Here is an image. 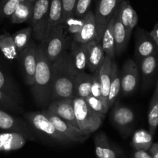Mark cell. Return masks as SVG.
<instances>
[{
  "instance_id": "83f0119b",
  "label": "cell",
  "mask_w": 158,
  "mask_h": 158,
  "mask_svg": "<svg viewBox=\"0 0 158 158\" xmlns=\"http://www.w3.org/2000/svg\"><path fill=\"white\" fill-rule=\"evenodd\" d=\"M114 21H115V16L112 19L109 25L106 27V30L104 32L102 38L101 40V44L102 47V49L104 51L106 56L113 60L115 57V39H114Z\"/></svg>"
},
{
  "instance_id": "60d3db41",
  "label": "cell",
  "mask_w": 158,
  "mask_h": 158,
  "mask_svg": "<svg viewBox=\"0 0 158 158\" xmlns=\"http://www.w3.org/2000/svg\"><path fill=\"white\" fill-rule=\"evenodd\" d=\"M148 152L153 158H158V143H153Z\"/></svg>"
},
{
  "instance_id": "4fadbf2b",
  "label": "cell",
  "mask_w": 158,
  "mask_h": 158,
  "mask_svg": "<svg viewBox=\"0 0 158 158\" xmlns=\"http://www.w3.org/2000/svg\"><path fill=\"white\" fill-rule=\"evenodd\" d=\"M48 110L63 120L69 123L75 128L79 129L74 114L73 99H58L51 101Z\"/></svg>"
},
{
  "instance_id": "1f68e13d",
  "label": "cell",
  "mask_w": 158,
  "mask_h": 158,
  "mask_svg": "<svg viewBox=\"0 0 158 158\" xmlns=\"http://www.w3.org/2000/svg\"><path fill=\"white\" fill-rule=\"evenodd\" d=\"M32 33H33V28L31 26H30L16 32L14 34L12 35L19 54H20L30 44Z\"/></svg>"
},
{
  "instance_id": "ba28073f",
  "label": "cell",
  "mask_w": 158,
  "mask_h": 158,
  "mask_svg": "<svg viewBox=\"0 0 158 158\" xmlns=\"http://www.w3.org/2000/svg\"><path fill=\"white\" fill-rule=\"evenodd\" d=\"M0 130L6 132H13L23 135L27 139L35 141L36 136L34 131L29 127L27 122L19 117L14 116L7 111L0 109Z\"/></svg>"
},
{
  "instance_id": "44dd1931",
  "label": "cell",
  "mask_w": 158,
  "mask_h": 158,
  "mask_svg": "<svg viewBox=\"0 0 158 158\" xmlns=\"http://www.w3.org/2000/svg\"><path fill=\"white\" fill-rule=\"evenodd\" d=\"M94 143L97 158H118V150L111 144L105 133L95 135Z\"/></svg>"
},
{
  "instance_id": "74e56055",
  "label": "cell",
  "mask_w": 158,
  "mask_h": 158,
  "mask_svg": "<svg viewBox=\"0 0 158 158\" xmlns=\"http://www.w3.org/2000/svg\"><path fill=\"white\" fill-rule=\"evenodd\" d=\"M92 0H77L74 9V16L75 18H83L89 11Z\"/></svg>"
},
{
  "instance_id": "8992f818",
  "label": "cell",
  "mask_w": 158,
  "mask_h": 158,
  "mask_svg": "<svg viewBox=\"0 0 158 158\" xmlns=\"http://www.w3.org/2000/svg\"><path fill=\"white\" fill-rule=\"evenodd\" d=\"M51 0H35L31 27L34 37L41 43L47 38L48 25V13Z\"/></svg>"
},
{
  "instance_id": "4dcf8cb0",
  "label": "cell",
  "mask_w": 158,
  "mask_h": 158,
  "mask_svg": "<svg viewBox=\"0 0 158 158\" xmlns=\"http://www.w3.org/2000/svg\"><path fill=\"white\" fill-rule=\"evenodd\" d=\"M112 70H113V74H112V81H111L109 96H108V106L109 108L115 103L118 94L121 92L120 76L118 74L117 64L114 61L113 65H112Z\"/></svg>"
},
{
  "instance_id": "d6986e66",
  "label": "cell",
  "mask_w": 158,
  "mask_h": 158,
  "mask_svg": "<svg viewBox=\"0 0 158 158\" xmlns=\"http://www.w3.org/2000/svg\"><path fill=\"white\" fill-rule=\"evenodd\" d=\"M112 65H113V60H112L108 56L106 55L104 61L98 70V75H99L100 83H101L102 96L104 98L105 104L108 107H109V106H108V96H109V89H110L112 74H113Z\"/></svg>"
},
{
  "instance_id": "ac0fdd59",
  "label": "cell",
  "mask_w": 158,
  "mask_h": 158,
  "mask_svg": "<svg viewBox=\"0 0 158 158\" xmlns=\"http://www.w3.org/2000/svg\"><path fill=\"white\" fill-rule=\"evenodd\" d=\"M27 139L23 135L13 132L0 133V151L17 150L25 146Z\"/></svg>"
},
{
  "instance_id": "f35d334b",
  "label": "cell",
  "mask_w": 158,
  "mask_h": 158,
  "mask_svg": "<svg viewBox=\"0 0 158 158\" xmlns=\"http://www.w3.org/2000/svg\"><path fill=\"white\" fill-rule=\"evenodd\" d=\"M98 70L95 71V72L93 74L92 89H91V95H92V96L95 97V98H98V99H100L101 101H102L103 102L105 103L104 98H103V96H102V87H101V83H100L99 75H98Z\"/></svg>"
},
{
  "instance_id": "7c38bea8",
  "label": "cell",
  "mask_w": 158,
  "mask_h": 158,
  "mask_svg": "<svg viewBox=\"0 0 158 158\" xmlns=\"http://www.w3.org/2000/svg\"><path fill=\"white\" fill-rule=\"evenodd\" d=\"M120 80L121 92L123 95H130L136 90L139 82V70L133 60L129 59L124 63Z\"/></svg>"
},
{
  "instance_id": "f546056e",
  "label": "cell",
  "mask_w": 158,
  "mask_h": 158,
  "mask_svg": "<svg viewBox=\"0 0 158 158\" xmlns=\"http://www.w3.org/2000/svg\"><path fill=\"white\" fill-rule=\"evenodd\" d=\"M149 132L150 134H155L158 127V91L155 89L152 99L150 103L148 112Z\"/></svg>"
},
{
  "instance_id": "836d02e7",
  "label": "cell",
  "mask_w": 158,
  "mask_h": 158,
  "mask_svg": "<svg viewBox=\"0 0 158 158\" xmlns=\"http://www.w3.org/2000/svg\"><path fill=\"white\" fill-rule=\"evenodd\" d=\"M0 91L19 101L16 86L14 85L13 81L7 75L6 73L4 72L1 68H0Z\"/></svg>"
},
{
  "instance_id": "484cf974",
  "label": "cell",
  "mask_w": 158,
  "mask_h": 158,
  "mask_svg": "<svg viewBox=\"0 0 158 158\" xmlns=\"http://www.w3.org/2000/svg\"><path fill=\"white\" fill-rule=\"evenodd\" d=\"M0 51L7 60H14L19 56L15 45L13 36L8 32L0 35Z\"/></svg>"
},
{
  "instance_id": "d590c367",
  "label": "cell",
  "mask_w": 158,
  "mask_h": 158,
  "mask_svg": "<svg viewBox=\"0 0 158 158\" xmlns=\"http://www.w3.org/2000/svg\"><path fill=\"white\" fill-rule=\"evenodd\" d=\"M85 100L89 107L92 109H93L94 111H95V112H98V113L106 115V112L109 110V108L107 106H106L102 101L95 98V97L92 96V95H89L88 98H86Z\"/></svg>"
},
{
  "instance_id": "9c48e42d",
  "label": "cell",
  "mask_w": 158,
  "mask_h": 158,
  "mask_svg": "<svg viewBox=\"0 0 158 158\" xmlns=\"http://www.w3.org/2000/svg\"><path fill=\"white\" fill-rule=\"evenodd\" d=\"M42 113L52 123L53 125L55 127L57 130L60 132L61 134L68 137L71 142H84L85 139L89 138V136H85L81 132L79 129L75 128L73 125L63 120L58 116L53 114L49 110H44Z\"/></svg>"
},
{
  "instance_id": "8d00e7d4",
  "label": "cell",
  "mask_w": 158,
  "mask_h": 158,
  "mask_svg": "<svg viewBox=\"0 0 158 158\" xmlns=\"http://www.w3.org/2000/svg\"><path fill=\"white\" fill-rule=\"evenodd\" d=\"M77 0H62L63 5V24L74 17V9Z\"/></svg>"
},
{
  "instance_id": "3957f363",
  "label": "cell",
  "mask_w": 158,
  "mask_h": 158,
  "mask_svg": "<svg viewBox=\"0 0 158 158\" xmlns=\"http://www.w3.org/2000/svg\"><path fill=\"white\" fill-rule=\"evenodd\" d=\"M73 106L79 130L83 134L89 136L99 128L106 115L91 109L85 98L75 97L73 98Z\"/></svg>"
},
{
  "instance_id": "ffe728a7",
  "label": "cell",
  "mask_w": 158,
  "mask_h": 158,
  "mask_svg": "<svg viewBox=\"0 0 158 158\" xmlns=\"http://www.w3.org/2000/svg\"><path fill=\"white\" fill-rule=\"evenodd\" d=\"M119 19L123 25L126 28L129 34L131 33L138 23V16L134 9L131 6L127 1H121L118 10H117Z\"/></svg>"
},
{
  "instance_id": "d4e9b609",
  "label": "cell",
  "mask_w": 158,
  "mask_h": 158,
  "mask_svg": "<svg viewBox=\"0 0 158 158\" xmlns=\"http://www.w3.org/2000/svg\"><path fill=\"white\" fill-rule=\"evenodd\" d=\"M34 2L23 1L21 2L13 16L10 18L13 24H20L28 20H31L33 13Z\"/></svg>"
},
{
  "instance_id": "e575fe53",
  "label": "cell",
  "mask_w": 158,
  "mask_h": 158,
  "mask_svg": "<svg viewBox=\"0 0 158 158\" xmlns=\"http://www.w3.org/2000/svg\"><path fill=\"white\" fill-rule=\"evenodd\" d=\"M20 2L19 0H0V20L11 17Z\"/></svg>"
},
{
  "instance_id": "e0dca14e",
  "label": "cell",
  "mask_w": 158,
  "mask_h": 158,
  "mask_svg": "<svg viewBox=\"0 0 158 158\" xmlns=\"http://www.w3.org/2000/svg\"><path fill=\"white\" fill-rule=\"evenodd\" d=\"M88 45V62L87 68L92 73L98 71L106 57V54L102 49L100 42L95 40L89 42Z\"/></svg>"
},
{
  "instance_id": "5bb4252c",
  "label": "cell",
  "mask_w": 158,
  "mask_h": 158,
  "mask_svg": "<svg viewBox=\"0 0 158 158\" xmlns=\"http://www.w3.org/2000/svg\"><path fill=\"white\" fill-rule=\"evenodd\" d=\"M70 61L77 73H81L87 68L88 45L72 40L70 44Z\"/></svg>"
},
{
  "instance_id": "7bdbcfd3",
  "label": "cell",
  "mask_w": 158,
  "mask_h": 158,
  "mask_svg": "<svg viewBox=\"0 0 158 158\" xmlns=\"http://www.w3.org/2000/svg\"><path fill=\"white\" fill-rule=\"evenodd\" d=\"M21 2H23V1H31V2H35V0H19Z\"/></svg>"
},
{
  "instance_id": "b9f144b4",
  "label": "cell",
  "mask_w": 158,
  "mask_h": 158,
  "mask_svg": "<svg viewBox=\"0 0 158 158\" xmlns=\"http://www.w3.org/2000/svg\"><path fill=\"white\" fill-rule=\"evenodd\" d=\"M150 36H152V38L153 39L154 42L156 43V44L158 47V23L155 24L154 27L152 30V31L150 33Z\"/></svg>"
},
{
  "instance_id": "f1b7e54d",
  "label": "cell",
  "mask_w": 158,
  "mask_h": 158,
  "mask_svg": "<svg viewBox=\"0 0 158 158\" xmlns=\"http://www.w3.org/2000/svg\"><path fill=\"white\" fill-rule=\"evenodd\" d=\"M153 143V135L149 131L141 129L133 133L131 145L135 150L148 151Z\"/></svg>"
},
{
  "instance_id": "603a6c76",
  "label": "cell",
  "mask_w": 158,
  "mask_h": 158,
  "mask_svg": "<svg viewBox=\"0 0 158 158\" xmlns=\"http://www.w3.org/2000/svg\"><path fill=\"white\" fill-rule=\"evenodd\" d=\"M93 74H89L85 71L77 74L74 83V93L75 97L85 98L91 95Z\"/></svg>"
},
{
  "instance_id": "7402d4cb",
  "label": "cell",
  "mask_w": 158,
  "mask_h": 158,
  "mask_svg": "<svg viewBox=\"0 0 158 158\" xmlns=\"http://www.w3.org/2000/svg\"><path fill=\"white\" fill-rule=\"evenodd\" d=\"M113 33L115 39V53L116 55H120L121 53L126 49L128 44L130 35L123 25L117 12L115 13L114 21Z\"/></svg>"
},
{
  "instance_id": "9a60e30c",
  "label": "cell",
  "mask_w": 158,
  "mask_h": 158,
  "mask_svg": "<svg viewBox=\"0 0 158 158\" xmlns=\"http://www.w3.org/2000/svg\"><path fill=\"white\" fill-rule=\"evenodd\" d=\"M96 37V22L95 13L89 10L83 17V23L81 29L73 37V40L80 43L88 44Z\"/></svg>"
},
{
  "instance_id": "6da1fadb",
  "label": "cell",
  "mask_w": 158,
  "mask_h": 158,
  "mask_svg": "<svg viewBox=\"0 0 158 158\" xmlns=\"http://www.w3.org/2000/svg\"><path fill=\"white\" fill-rule=\"evenodd\" d=\"M77 74L70 61L68 51H65L52 63L51 101L75 98L74 83Z\"/></svg>"
},
{
  "instance_id": "30bf717a",
  "label": "cell",
  "mask_w": 158,
  "mask_h": 158,
  "mask_svg": "<svg viewBox=\"0 0 158 158\" xmlns=\"http://www.w3.org/2000/svg\"><path fill=\"white\" fill-rule=\"evenodd\" d=\"M36 45L30 41L28 46L19 54V57L23 66L26 82L30 87L34 84V77L36 68Z\"/></svg>"
},
{
  "instance_id": "4316f807",
  "label": "cell",
  "mask_w": 158,
  "mask_h": 158,
  "mask_svg": "<svg viewBox=\"0 0 158 158\" xmlns=\"http://www.w3.org/2000/svg\"><path fill=\"white\" fill-rule=\"evenodd\" d=\"M145 84L148 83L156 73L158 67V52L139 60Z\"/></svg>"
},
{
  "instance_id": "ab89813d",
  "label": "cell",
  "mask_w": 158,
  "mask_h": 158,
  "mask_svg": "<svg viewBox=\"0 0 158 158\" xmlns=\"http://www.w3.org/2000/svg\"><path fill=\"white\" fill-rule=\"evenodd\" d=\"M133 158H153L150 153L146 150H135L133 152Z\"/></svg>"
},
{
  "instance_id": "277c9868",
  "label": "cell",
  "mask_w": 158,
  "mask_h": 158,
  "mask_svg": "<svg viewBox=\"0 0 158 158\" xmlns=\"http://www.w3.org/2000/svg\"><path fill=\"white\" fill-rule=\"evenodd\" d=\"M24 118L29 127L34 133L60 143H69L71 141L58 132L52 123L42 112H31L24 114Z\"/></svg>"
},
{
  "instance_id": "d6a6232c",
  "label": "cell",
  "mask_w": 158,
  "mask_h": 158,
  "mask_svg": "<svg viewBox=\"0 0 158 158\" xmlns=\"http://www.w3.org/2000/svg\"><path fill=\"white\" fill-rule=\"evenodd\" d=\"M0 109L16 113L22 112V108L20 107L19 101L2 91H0Z\"/></svg>"
},
{
  "instance_id": "52a82bcc",
  "label": "cell",
  "mask_w": 158,
  "mask_h": 158,
  "mask_svg": "<svg viewBox=\"0 0 158 158\" xmlns=\"http://www.w3.org/2000/svg\"><path fill=\"white\" fill-rule=\"evenodd\" d=\"M122 0H100L95 10L96 37L95 40L101 43L104 32L112 18L115 16Z\"/></svg>"
},
{
  "instance_id": "cb8c5ba5",
  "label": "cell",
  "mask_w": 158,
  "mask_h": 158,
  "mask_svg": "<svg viewBox=\"0 0 158 158\" xmlns=\"http://www.w3.org/2000/svg\"><path fill=\"white\" fill-rule=\"evenodd\" d=\"M63 23V5L62 0H51L48 13V25L47 38L51 30L57 26ZM46 38V40H47ZM46 41V40H45Z\"/></svg>"
},
{
  "instance_id": "2e32d148",
  "label": "cell",
  "mask_w": 158,
  "mask_h": 158,
  "mask_svg": "<svg viewBox=\"0 0 158 158\" xmlns=\"http://www.w3.org/2000/svg\"><path fill=\"white\" fill-rule=\"evenodd\" d=\"M158 52V47L150 33L139 30L136 45V55L139 60Z\"/></svg>"
},
{
  "instance_id": "8fae6325",
  "label": "cell",
  "mask_w": 158,
  "mask_h": 158,
  "mask_svg": "<svg viewBox=\"0 0 158 158\" xmlns=\"http://www.w3.org/2000/svg\"><path fill=\"white\" fill-rule=\"evenodd\" d=\"M135 120L133 111L124 106H118L114 108L112 113V123L123 136L130 133Z\"/></svg>"
},
{
  "instance_id": "5b68a950",
  "label": "cell",
  "mask_w": 158,
  "mask_h": 158,
  "mask_svg": "<svg viewBox=\"0 0 158 158\" xmlns=\"http://www.w3.org/2000/svg\"><path fill=\"white\" fill-rule=\"evenodd\" d=\"M68 30L63 23L54 27L47 38L45 44V51L48 59L54 63L65 51L68 46Z\"/></svg>"
},
{
  "instance_id": "7a4b0ae2",
  "label": "cell",
  "mask_w": 158,
  "mask_h": 158,
  "mask_svg": "<svg viewBox=\"0 0 158 158\" xmlns=\"http://www.w3.org/2000/svg\"><path fill=\"white\" fill-rule=\"evenodd\" d=\"M36 68L32 92L36 104L46 106L51 101L52 63L47 56L44 43L36 46Z\"/></svg>"
},
{
  "instance_id": "ee69618b",
  "label": "cell",
  "mask_w": 158,
  "mask_h": 158,
  "mask_svg": "<svg viewBox=\"0 0 158 158\" xmlns=\"http://www.w3.org/2000/svg\"><path fill=\"white\" fill-rule=\"evenodd\" d=\"M156 90L158 91V83H157V85H156Z\"/></svg>"
}]
</instances>
